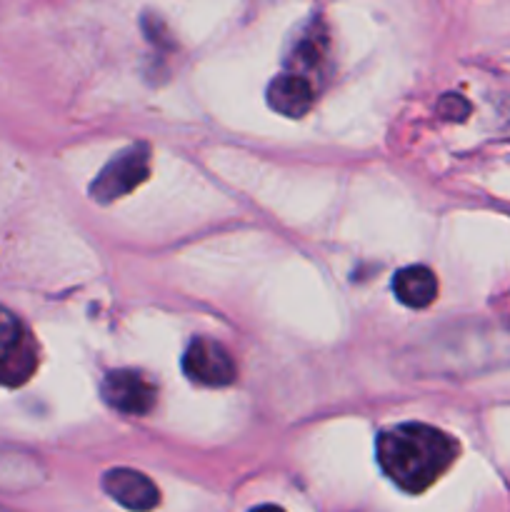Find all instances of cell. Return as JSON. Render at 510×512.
<instances>
[{
  "instance_id": "1",
  "label": "cell",
  "mask_w": 510,
  "mask_h": 512,
  "mask_svg": "<svg viewBox=\"0 0 510 512\" xmlns=\"http://www.w3.org/2000/svg\"><path fill=\"white\" fill-rule=\"evenodd\" d=\"M460 453L453 435L423 423L388 428L378 438V463L405 493H423L450 470Z\"/></svg>"
},
{
  "instance_id": "2",
  "label": "cell",
  "mask_w": 510,
  "mask_h": 512,
  "mask_svg": "<svg viewBox=\"0 0 510 512\" xmlns=\"http://www.w3.org/2000/svg\"><path fill=\"white\" fill-rule=\"evenodd\" d=\"M40 350L28 325L0 305V385L20 388L35 375Z\"/></svg>"
},
{
  "instance_id": "3",
  "label": "cell",
  "mask_w": 510,
  "mask_h": 512,
  "mask_svg": "<svg viewBox=\"0 0 510 512\" xmlns=\"http://www.w3.org/2000/svg\"><path fill=\"white\" fill-rule=\"evenodd\" d=\"M150 173V148L148 145H133V148L123 150L120 155H115L103 170H100L98 178L90 185V195H93L98 203H113V200L123 198L130 190L138 188Z\"/></svg>"
},
{
  "instance_id": "4",
  "label": "cell",
  "mask_w": 510,
  "mask_h": 512,
  "mask_svg": "<svg viewBox=\"0 0 510 512\" xmlns=\"http://www.w3.org/2000/svg\"><path fill=\"white\" fill-rule=\"evenodd\" d=\"M183 373L203 388H225L235 380V360L218 340L198 338L183 355Z\"/></svg>"
},
{
  "instance_id": "5",
  "label": "cell",
  "mask_w": 510,
  "mask_h": 512,
  "mask_svg": "<svg viewBox=\"0 0 510 512\" xmlns=\"http://www.w3.org/2000/svg\"><path fill=\"white\" fill-rule=\"evenodd\" d=\"M105 403L125 415H148L155 405V385L135 370H113L100 388Z\"/></svg>"
},
{
  "instance_id": "6",
  "label": "cell",
  "mask_w": 510,
  "mask_h": 512,
  "mask_svg": "<svg viewBox=\"0 0 510 512\" xmlns=\"http://www.w3.org/2000/svg\"><path fill=\"white\" fill-rule=\"evenodd\" d=\"M103 488L125 510L150 512L160 503V490L148 475L130 468H115L103 475Z\"/></svg>"
},
{
  "instance_id": "7",
  "label": "cell",
  "mask_w": 510,
  "mask_h": 512,
  "mask_svg": "<svg viewBox=\"0 0 510 512\" xmlns=\"http://www.w3.org/2000/svg\"><path fill=\"white\" fill-rule=\"evenodd\" d=\"M315 88L305 75L295 73V70H285L278 78L270 83L268 88V103L270 108L278 110L280 115L288 118H300L313 108Z\"/></svg>"
},
{
  "instance_id": "8",
  "label": "cell",
  "mask_w": 510,
  "mask_h": 512,
  "mask_svg": "<svg viewBox=\"0 0 510 512\" xmlns=\"http://www.w3.org/2000/svg\"><path fill=\"white\" fill-rule=\"evenodd\" d=\"M393 293L408 308H428L438 298V278L425 265H410L395 273Z\"/></svg>"
},
{
  "instance_id": "9",
  "label": "cell",
  "mask_w": 510,
  "mask_h": 512,
  "mask_svg": "<svg viewBox=\"0 0 510 512\" xmlns=\"http://www.w3.org/2000/svg\"><path fill=\"white\" fill-rule=\"evenodd\" d=\"M250 512H285V510L280 508V505H258V508Z\"/></svg>"
},
{
  "instance_id": "10",
  "label": "cell",
  "mask_w": 510,
  "mask_h": 512,
  "mask_svg": "<svg viewBox=\"0 0 510 512\" xmlns=\"http://www.w3.org/2000/svg\"><path fill=\"white\" fill-rule=\"evenodd\" d=\"M0 512H3V510H0Z\"/></svg>"
}]
</instances>
